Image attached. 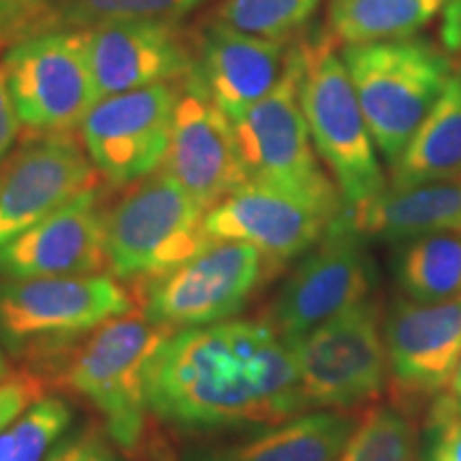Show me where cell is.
<instances>
[{"mask_svg":"<svg viewBox=\"0 0 461 461\" xmlns=\"http://www.w3.org/2000/svg\"><path fill=\"white\" fill-rule=\"evenodd\" d=\"M149 412L190 431L272 425L305 412L291 344L267 321L169 333L148 376Z\"/></svg>","mask_w":461,"mask_h":461,"instance_id":"1","label":"cell"},{"mask_svg":"<svg viewBox=\"0 0 461 461\" xmlns=\"http://www.w3.org/2000/svg\"><path fill=\"white\" fill-rule=\"evenodd\" d=\"M129 312V291L112 276H0V346L43 378L92 331Z\"/></svg>","mask_w":461,"mask_h":461,"instance_id":"2","label":"cell"},{"mask_svg":"<svg viewBox=\"0 0 461 461\" xmlns=\"http://www.w3.org/2000/svg\"><path fill=\"white\" fill-rule=\"evenodd\" d=\"M169 333L129 312L92 331L54 370L68 391L95 408L107 436L129 457L146 442L149 366Z\"/></svg>","mask_w":461,"mask_h":461,"instance_id":"3","label":"cell"},{"mask_svg":"<svg viewBox=\"0 0 461 461\" xmlns=\"http://www.w3.org/2000/svg\"><path fill=\"white\" fill-rule=\"evenodd\" d=\"M339 54L374 143L393 165L453 79L451 60L414 37L344 45Z\"/></svg>","mask_w":461,"mask_h":461,"instance_id":"4","label":"cell"},{"mask_svg":"<svg viewBox=\"0 0 461 461\" xmlns=\"http://www.w3.org/2000/svg\"><path fill=\"white\" fill-rule=\"evenodd\" d=\"M299 45V99L316 154L336 182L346 207L363 205L387 188V180L342 54H338L331 32Z\"/></svg>","mask_w":461,"mask_h":461,"instance_id":"5","label":"cell"},{"mask_svg":"<svg viewBox=\"0 0 461 461\" xmlns=\"http://www.w3.org/2000/svg\"><path fill=\"white\" fill-rule=\"evenodd\" d=\"M205 212L165 169L149 173L107 212V269L143 286L163 278L212 241Z\"/></svg>","mask_w":461,"mask_h":461,"instance_id":"6","label":"cell"},{"mask_svg":"<svg viewBox=\"0 0 461 461\" xmlns=\"http://www.w3.org/2000/svg\"><path fill=\"white\" fill-rule=\"evenodd\" d=\"M302 45L288 51L285 73L269 95L233 122L241 160L250 180L285 188L342 212L346 203L331 176L322 169L299 99Z\"/></svg>","mask_w":461,"mask_h":461,"instance_id":"7","label":"cell"},{"mask_svg":"<svg viewBox=\"0 0 461 461\" xmlns=\"http://www.w3.org/2000/svg\"><path fill=\"white\" fill-rule=\"evenodd\" d=\"M291 348L305 411L353 412L389 383L383 319L372 297L321 322Z\"/></svg>","mask_w":461,"mask_h":461,"instance_id":"8","label":"cell"},{"mask_svg":"<svg viewBox=\"0 0 461 461\" xmlns=\"http://www.w3.org/2000/svg\"><path fill=\"white\" fill-rule=\"evenodd\" d=\"M3 67L20 122L32 135L73 132L101 99L82 31L28 34L7 50Z\"/></svg>","mask_w":461,"mask_h":461,"instance_id":"9","label":"cell"},{"mask_svg":"<svg viewBox=\"0 0 461 461\" xmlns=\"http://www.w3.org/2000/svg\"><path fill=\"white\" fill-rule=\"evenodd\" d=\"M272 269L255 246L212 240L188 261L146 285L143 316L171 333L229 321L246 308Z\"/></svg>","mask_w":461,"mask_h":461,"instance_id":"10","label":"cell"},{"mask_svg":"<svg viewBox=\"0 0 461 461\" xmlns=\"http://www.w3.org/2000/svg\"><path fill=\"white\" fill-rule=\"evenodd\" d=\"M372 286L374 263L366 235L350 224L344 210L288 274L265 321L291 344L321 322L370 299Z\"/></svg>","mask_w":461,"mask_h":461,"instance_id":"11","label":"cell"},{"mask_svg":"<svg viewBox=\"0 0 461 461\" xmlns=\"http://www.w3.org/2000/svg\"><path fill=\"white\" fill-rule=\"evenodd\" d=\"M180 88L154 84L95 103L82 126V146L109 186L122 188L163 167Z\"/></svg>","mask_w":461,"mask_h":461,"instance_id":"12","label":"cell"},{"mask_svg":"<svg viewBox=\"0 0 461 461\" xmlns=\"http://www.w3.org/2000/svg\"><path fill=\"white\" fill-rule=\"evenodd\" d=\"M95 184V165L71 132H31L0 163V248Z\"/></svg>","mask_w":461,"mask_h":461,"instance_id":"13","label":"cell"},{"mask_svg":"<svg viewBox=\"0 0 461 461\" xmlns=\"http://www.w3.org/2000/svg\"><path fill=\"white\" fill-rule=\"evenodd\" d=\"M342 212L272 184L248 180L205 212L203 227L210 240L255 246L278 267L319 244Z\"/></svg>","mask_w":461,"mask_h":461,"instance_id":"14","label":"cell"},{"mask_svg":"<svg viewBox=\"0 0 461 461\" xmlns=\"http://www.w3.org/2000/svg\"><path fill=\"white\" fill-rule=\"evenodd\" d=\"M389 383L400 406L434 400L461 361V297L423 303L397 299L383 321Z\"/></svg>","mask_w":461,"mask_h":461,"instance_id":"15","label":"cell"},{"mask_svg":"<svg viewBox=\"0 0 461 461\" xmlns=\"http://www.w3.org/2000/svg\"><path fill=\"white\" fill-rule=\"evenodd\" d=\"M163 169L205 210L250 180L233 120L190 77L180 88Z\"/></svg>","mask_w":461,"mask_h":461,"instance_id":"16","label":"cell"},{"mask_svg":"<svg viewBox=\"0 0 461 461\" xmlns=\"http://www.w3.org/2000/svg\"><path fill=\"white\" fill-rule=\"evenodd\" d=\"M99 96L171 84L194 68V48L180 22H105L82 31Z\"/></svg>","mask_w":461,"mask_h":461,"instance_id":"17","label":"cell"},{"mask_svg":"<svg viewBox=\"0 0 461 461\" xmlns=\"http://www.w3.org/2000/svg\"><path fill=\"white\" fill-rule=\"evenodd\" d=\"M107 210L99 184L0 248L5 278H65L107 267Z\"/></svg>","mask_w":461,"mask_h":461,"instance_id":"18","label":"cell"},{"mask_svg":"<svg viewBox=\"0 0 461 461\" xmlns=\"http://www.w3.org/2000/svg\"><path fill=\"white\" fill-rule=\"evenodd\" d=\"M288 51L286 39L246 34L214 20L194 41V68L188 77L235 122L274 90Z\"/></svg>","mask_w":461,"mask_h":461,"instance_id":"19","label":"cell"},{"mask_svg":"<svg viewBox=\"0 0 461 461\" xmlns=\"http://www.w3.org/2000/svg\"><path fill=\"white\" fill-rule=\"evenodd\" d=\"M357 423L350 411H305L238 440L197 448L186 461H338Z\"/></svg>","mask_w":461,"mask_h":461,"instance_id":"20","label":"cell"},{"mask_svg":"<svg viewBox=\"0 0 461 461\" xmlns=\"http://www.w3.org/2000/svg\"><path fill=\"white\" fill-rule=\"evenodd\" d=\"M346 216L366 238L411 241L434 233H461V177L417 186H387Z\"/></svg>","mask_w":461,"mask_h":461,"instance_id":"21","label":"cell"},{"mask_svg":"<svg viewBox=\"0 0 461 461\" xmlns=\"http://www.w3.org/2000/svg\"><path fill=\"white\" fill-rule=\"evenodd\" d=\"M455 177H461V73L453 75L400 158L391 165L389 186L406 188Z\"/></svg>","mask_w":461,"mask_h":461,"instance_id":"22","label":"cell"},{"mask_svg":"<svg viewBox=\"0 0 461 461\" xmlns=\"http://www.w3.org/2000/svg\"><path fill=\"white\" fill-rule=\"evenodd\" d=\"M447 0H330V32L344 45L411 39Z\"/></svg>","mask_w":461,"mask_h":461,"instance_id":"23","label":"cell"},{"mask_svg":"<svg viewBox=\"0 0 461 461\" xmlns=\"http://www.w3.org/2000/svg\"><path fill=\"white\" fill-rule=\"evenodd\" d=\"M403 295L434 303L461 297V233H434L403 241L395 257Z\"/></svg>","mask_w":461,"mask_h":461,"instance_id":"24","label":"cell"},{"mask_svg":"<svg viewBox=\"0 0 461 461\" xmlns=\"http://www.w3.org/2000/svg\"><path fill=\"white\" fill-rule=\"evenodd\" d=\"M210 0H54L43 31H84L105 22H180Z\"/></svg>","mask_w":461,"mask_h":461,"instance_id":"25","label":"cell"},{"mask_svg":"<svg viewBox=\"0 0 461 461\" xmlns=\"http://www.w3.org/2000/svg\"><path fill=\"white\" fill-rule=\"evenodd\" d=\"M417 429L402 406H374L359 419L338 461H417Z\"/></svg>","mask_w":461,"mask_h":461,"instance_id":"26","label":"cell"},{"mask_svg":"<svg viewBox=\"0 0 461 461\" xmlns=\"http://www.w3.org/2000/svg\"><path fill=\"white\" fill-rule=\"evenodd\" d=\"M321 0H222L216 20L265 39H286L308 24Z\"/></svg>","mask_w":461,"mask_h":461,"instance_id":"27","label":"cell"},{"mask_svg":"<svg viewBox=\"0 0 461 461\" xmlns=\"http://www.w3.org/2000/svg\"><path fill=\"white\" fill-rule=\"evenodd\" d=\"M71 425V403L60 395H41L11 425L14 461H45Z\"/></svg>","mask_w":461,"mask_h":461,"instance_id":"28","label":"cell"},{"mask_svg":"<svg viewBox=\"0 0 461 461\" xmlns=\"http://www.w3.org/2000/svg\"><path fill=\"white\" fill-rule=\"evenodd\" d=\"M423 461H461V397L448 389L431 400Z\"/></svg>","mask_w":461,"mask_h":461,"instance_id":"29","label":"cell"},{"mask_svg":"<svg viewBox=\"0 0 461 461\" xmlns=\"http://www.w3.org/2000/svg\"><path fill=\"white\" fill-rule=\"evenodd\" d=\"M54 0H0V50L43 31Z\"/></svg>","mask_w":461,"mask_h":461,"instance_id":"30","label":"cell"},{"mask_svg":"<svg viewBox=\"0 0 461 461\" xmlns=\"http://www.w3.org/2000/svg\"><path fill=\"white\" fill-rule=\"evenodd\" d=\"M45 461H126L107 431L82 428L62 438Z\"/></svg>","mask_w":461,"mask_h":461,"instance_id":"31","label":"cell"},{"mask_svg":"<svg viewBox=\"0 0 461 461\" xmlns=\"http://www.w3.org/2000/svg\"><path fill=\"white\" fill-rule=\"evenodd\" d=\"M45 378L31 370L14 372L0 383V434L15 423V419L45 395Z\"/></svg>","mask_w":461,"mask_h":461,"instance_id":"32","label":"cell"},{"mask_svg":"<svg viewBox=\"0 0 461 461\" xmlns=\"http://www.w3.org/2000/svg\"><path fill=\"white\" fill-rule=\"evenodd\" d=\"M22 122L17 115L14 96H11L9 79L5 73L3 62H0V163L9 157L15 146L17 135H20Z\"/></svg>","mask_w":461,"mask_h":461,"instance_id":"33","label":"cell"},{"mask_svg":"<svg viewBox=\"0 0 461 461\" xmlns=\"http://www.w3.org/2000/svg\"><path fill=\"white\" fill-rule=\"evenodd\" d=\"M440 34L448 51H461V0H447Z\"/></svg>","mask_w":461,"mask_h":461,"instance_id":"34","label":"cell"},{"mask_svg":"<svg viewBox=\"0 0 461 461\" xmlns=\"http://www.w3.org/2000/svg\"><path fill=\"white\" fill-rule=\"evenodd\" d=\"M0 461H14V440H11V431L0 434Z\"/></svg>","mask_w":461,"mask_h":461,"instance_id":"35","label":"cell"},{"mask_svg":"<svg viewBox=\"0 0 461 461\" xmlns=\"http://www.w3.org/2000/svg\"><path fill=\"white\" fill-rule=\"evenodd\" d=\"M11 374H14V370H11L9 366V355L5 353L3 346H0V383H3L5 378H9Z\"/></svg>","mask_w":461,"mask_h":461,"instance_id":"36","label":"cell"},{"mask_svg":"<svg viewBox=\"0 0 461 461\" xmlns=\"http://www.w3.org/2000/svg\"><path fill=\"white\" fill-rule=\"evenodd\" d=\"M448 391H451V393H455L457 397H461V361L457 366V372H455V376L451 380V384H448Z\"/></svg>","mask_w":461,"mask_h":461,"instance_id":"37","label":"cell"}]
</instances>
